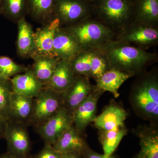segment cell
<instances>
[{
  "mask_svg": "<svg viewBox=\"0 0 158 158\" xmlns=\"http://www.w3.org/2000/svg\"><path fill=\"white\" fill-rule=\"evenodd\" d=\"M87 7L82 0H56L54 17L60 24L72 23L85 16Z\"/></svg>",
  "mask_w": 158,
  "mask_h": 158,
  "instance_id": "obj_12",
  "label": "cell"
},
{
  "mask_svg": "<svg viewBox=\"0 0 158 158\" xmlns=\"http://www.w3.org/2000/svg\"><path fill=\"white\" fill-rule=\"evenodd\" d=\"M34 98L12 92L10 106V119L26 124L33 110Z\"/></svg>",
  "mask_w": 158,
  "mask_h": 158,
  "instance_id": "obj_20",
  "label": "cell"
},
{
  "mask_svg": "<svg viewBox=\"0 0 158 158\" xmlns=\"http://www.w3.org/2000/svg\"><path fill=\"white\" fill-rule=\"evenodd\" d=\"M82 50L74 37L61 27L56 32L54 38L53 52L58 59L69 60L73 58Z\"/></svg>",
  "mask_w": 158,
  "mask_h": 158,
  "instance_id": "obj_13",
  "label": "cell"
},
{
  "mask_svg": "<svg viewBox=\"0 0 158 158\" xmlns=\"http://www.w3.org/2000/svg\"><path fill=\"white\" fill-rule=\"evenodd\" d=\"M62 158H82L81 153L73 152L62 154Z\"/></svg>",
  "mask_w": 158,
  "mask_h": 158,
  "instance_id": "obj_33",
  "label": "cell"
},
{
  "mask_svg": "<svg viewBox=\"0 0 158 158\" xmlns=\"http://www.w3.org/2000/svg\"><path fill=\"white\" fill-rule=\"evenodd\" d=\"M6 121L0 116V139L4 138Z\"/></svg>",
  "mask_w": 158,
  "mask_h": 158,
  "instance_id": "obj_34",
  "label": "cell"
},
{
  "mask_svg": "<svg viewBox=\"0 0 158 158\" xmlns=\"http://www.w3.org/2000/svg\"><path fill=\"white\" fill-rule=\"evenodd\" d=\"M82 158H119L118 156L113 154L111 156H106L101 154L92 150L88 146L81 153Z\"/></svg>",
  "mask_w": 158,
  "mask_h": 158,
  "instance_id": "obj_32",
  "label": "cell"
},
{
  "mask_svg": "<svg viewBox=\"0 0 158 158\" xmlns=\"http://www.w3.org/2000/svg\"><path fill=\"white\" fill-rule=\"evenodd\" d=\"M135 133L140 141V150L133 158H158V130L153 127L139 126Z\"/></svg>",
  "mask_w": 158,
  "mask_h": 158,
  "instance_id": "obj_15",
  "label": "cell"
},
{
  "mask_svg": "<svg viewBox=\"0 0 158 158\" xmlns=\"http://www.w3.org/2000/svg\"><path fill=\"white\" fill-rule=\"evenodd\" d=\"M73 126L71 114L62 106L52 117L36 127L44 145L52 146L65 131Z\"/></svg>",
  "mask_w": 158,
  "mask_h": 158,
  "instance_id": "obj_6",
  "label": "cell"
},
{
  "mask_svg": "<svg viewBox=\"0 0 158 158\" xmlns=\"http://www.w3.org/2000/svg\"><path fill=\"white\" fill-rule=\"evenodd\" d=\"M28 68L17 64L9 57L0 56V81L9 82L13 77Z\"/></svg>",
  "mask_w": 158,
  "mask_h": 158,
  "instance_id": "obj_29",
  "label": "cell"
},
{
  "mask_svg": "<svg viewBox=\"0 0 158 158\" xmlns=\"http://www.w3.org/2000/svg\"><path fill=\"white\" fill-rule=\"evenodd\" d=\"M107 59L111 68L132 76L138 73L153 59V54L119 40H109L98 47Z\"/></svg>",
  "mask_w": 158,
  "mask_h": 158,
  "instance_id": "obj_1",
  "label": "cell"
},
{
  "mask_svg": "<svg viewBox=\"0 0 158 158\" xmlns=\"http://www.w3.org/2000/svg\"><path fill=\"white\" fill-rule=\"evenodd\" d=\"M137 18L140 23L150 25L158 19V0H140Z\"/></svg>",
  "mask_w": 158,
  "mask_h": 158,
  "instance_id": "obj_26",
  "label": "cell"
},
{
  "mask_svg": "<svg viewBox=\"0 0 158 158\" xmlns=\"http://www.w3.org/2000/svg\"><path fill=\"white\" fill-rule=\"evenodd\" d=\"M94 87L90 85L88 77L76 75L71 85L62 93V106L72 114L92 92Z\"/></svg>",
  "mask_w": 158,
  "mask_h": 158,
  "instance_id": "obj_8",
  "label": "cell"
},
{
  "mask_svg": "<svg viewBox=\"0 0 158 158\" xmlns=\"http://www.w3.org/2000/svg\"><path fill=\"white\" fill-rule=\"evenodd\" d=\"M91 51L90 77L95 81L111 68L106 57L99 49H90Z\"/></svg>",
  "mask_w": 158,
  "mask_h": 158,
  "instance_id": "obj_27",
  "label": "cell"
},
{
  "mask_svg": "<svg viewBox=\"0 0 158 158\" xmlns=\"http://www.w3.org/2000/svg\"><path fill=\"white\" fill-rule=\"evenodd\" d=\"M0 158H18L14 156L11 155L8 152L2 154L0 155Z\"/></svg>",
  "mask_w": 158,
  "mask_h": 158,
  "instance_id": "obj_35",
  "label": "cell"
},
{
  "mask_svg": "<svg viewBox=\"0 0 158 158\" xmlns=\"http://www.w3.org/2000/svg\"><path fill=\"white\" fill-rule=\"evenodd\" d=\"M27 14L28 0H2V15L7 19L17 23Z\"/></svg>",
  "mask_w": 158,
  "mask_h": 158,
  "instance_id": "obj_25",
  "label": "cell"
},
{
  "mask_svg": "<svg viewBox=\"0 0 158 158\" xmlns=\"http://www.w3.org/2000/svg\"><path fill=\"white\" fill-rule=\"evenodd\" d=\"M11 89L14 93L34 98L44 88L32 72L31 69L15 76L10 80Z\"/></svg>",
  "mask_w": 158,
  "mask_h": 158,
  "instance_id": "obj_14",
  "label": "cell"
},
{
  "mask_svg": "<svg viewBox=\"0 0 158 158\" xmlns=\"http://www.w3.org/2000/svg\"><path fill=\"white\" fill-rule=\"evenodd\" d=\"M62 154L56 150L52 146L44 145L37 154L31 158H62Z\"/></svg>",
  "mask_w": 158,
  "mask_h": 158,
  "instance_id": "obj_31",
  "label": "cell"
},
{
  "mask_svg": "<svg viewBox=\"0 0 158 158\" xmlns=\"http://www.w3.org/2000/svg\"><path fill=\"white\" fill-rule=\"evenodd\" d=\"M31 57L34 59L32 72L44 87L48 84L52 75L59 59L33 54Z\"/></svg>",
  "mask_w": 158,
  "mask_h": 158,
  "instance_id": "obj_22",
  "label": "cell"
},
{
  "mask_svg": "<svg viewBox=\"0 0 158 158\" xmlns=\"http://www.w3.org/2000/svg\"><path fill=\"white\" fill-rule=\"evenodd\" d=\"M75 75L84 76L90 77L91 51L83 50L70 60Z\"/></svg>",
  "mask_w": 158,
  "mask_h": 158,
  "instance_id": "obj_28",
  "label": "cell"
},
{
  "mask_svg": "<svg viewBox=\"0 0 158 158\" xmlns=\"http://www.w3.org/2000/svg\"><path fill=\"white\" fill-rule=\"evenodd\" d=\"M100 13L105 19L113 24H122L131 14V6L127 0H101Z\"/></svg>",
  "mask_w": 158,
  "mask_h": 158,
  "instance_id": "obj_11",
  "label": "cell"
},
{
  "mask_svg": "<svg viewBox=\"0 0 158 158\" xmlns=\"http://www.w3.org/2000/svg\"><path fill=\"white\" fill-rule=\"evenodd\" d=\"M127 134L126 126L107 131H99V141L102 144L103 154L113 155L123 138Z\"/></svg>",
  "mask_w": 158,
  "mask_h": 158,
  "instance_id": "obj_24",
  "label": "cell"
},
{
  "mask_svg": "<svg viewBox=\"0 0 158 158\" xmlns=\"http://www.w3.org/2000/svg\"><path fill=\"white\" fill-rule=\"evenodd\" d=\"M123 34L120 40L141 45L155 43L158 39V31L150 25L140 23Z\"/></svg>",
  "mask_w": 158,
  "mask_h": 158,
  "instance_id": "obj_18",
  "label": "cell"
},
{
  "mask_svg": "<svg viewBox=\"0 0 158 158\" xmlns=\"http://www.w3.org/2000/svg\"><path fill=\"white\" fill-rule=\"evenodd\" d=\"M65 30L76 39L82 50L96 48L112 40L114 35L106 26L93 21H82Z\"/></svg>",
  "mask_w": 158,
  "mask_h": 158,
  "instance_id": "obj_3",
  "label": "cell"
},
{
  "mask_svg": "<svg viewBox=\"0 0 158 158\" xmlns=\"http://www.w3.org/2000/svg\"><path fill=\"white\" fill-rule=\"evenodd\" d=\"M75 76L70 60L59 59L49 81L44 87L63 93L72 84Z\"/></svg>",
  "mask_w": 158,
  "mask_h": 158,
  "instance_id": "obj_16",
  "label": "cell"
},
{
  "mask_svg": "<svg viewBox=\"0 0 158 158\" xmlns=\"http://www.w3.org/2000/svg\"><path fill=\"white\" fill-rule=\"evenodd\" d=\"M62 94L44 87L33 99V110L28 123L35 127L52 117L62 106Z\"/></svg>",
  "mask_w": 158,
  "mask_h": 158,
  "instance_id": "obj_4",
  "label": "cell"
},
{
  "mask_svg": "<svg viewBox=\"0 0 158 158\" xmlns=\"http://www.w3.org/2000/svg\"><path fill=\"white\" fill-rule=\"evenodd\" d=\"M52 146L63 154L73 152L82 153L89 146L82 134L73 126L65 131Z\"/></svg>",
  "mask_w": 158,
  "mask_h": 158,
  "instance_id": "obj_17",
  "label": "cell"
},
{
  "mask_svg": "<svg viewBox=\"0 0 158 158\" xmlns=\"http://www.w3.org/2000/svg\"><path fill=\"white\" fill-rule=\"evenodd\" d=\"M127 116L125 110L113 102L96 116L93 122L99 131H107L125 127V121Z\"/></svg>",
  "mask_w": 158,
  "mask_h": 158,
  "instance_id": "obj_10",
  "label": "cell"
},
{
  "mask_svg": "<svg viewBox=\"0 0 158 158\" xmlns=\"http://www.w3.org/2000/svg\"><path fill=\"white\" fill-rule=\"evenodd\" d=\"M56 0H28V14L39 22L46 23L54 19Z\"/></svg>",
  "mask_w": 158,
  "mask_h": 158,
  "instance_id": "obj_23",
  "label": "cell"
},
{
  "mask_svg": "<svg viewBox=\"0 0 158 158\" xmlns=\"http://www.w3.org/2000/svg\"><path fill=\"white\" fill-rule=\"evenodd\" d=\"M131 102L136 113L149 120L158 117V83L156 77H145L133 88Z\"/></svg>",
  "mask_w": 158,
  "mask_h": 158,
  "instance_id": "obj_2",
  "label": "cell"
},
{
  "mask_svg": "<svg viewBox=\"0 0 158 158\" xmlns=\"http://www.w3.org/2000/svg\"><path fill=\"white\" fill-rule=\"evenodd\" d=\"M30 158V157H27V158Z\"/></svg>",
  "mask_w": 158,
  "mask_h": 158,
  "instance_id": "obj_37",
  "label": "cell"
},
{
  "mask_svg": "<svg viewBox=\"0 0 158 158\" xmlns=\"http://www.w3.org/2000/svg\"><path fill=\"white\" fill-rule=\"evenodd\" d=\"M2 0H0V16L2 15Z\"/></svg>",
  "mask_w": 158,
  "mask_h": 158,
  "instance_id": "obj_36",
  "label": "cell"
},
{
  "mask_svg": "<svg viewBox=\"0 0 158 158\" xmlns=\"http://www.w3.org/2000/svg\"><path fill=\"white\" fill-rule=\"evenodd\" d=\"M60 25L59 19L54 18L34 32L35 52L34 54L55 58L54 40L56 32L60 27Z\"/></svg>",
  "mask_w": 158,
  "mask_h": 158,
  "instance_id": "obj_9",
  "label": "cell"
},
{
  "mask_svg": "<svg viewBox=\"0 0 158 158\" xmlns=\"http://www.w3.org/2000/svg\"><path fill=\"white\" fill-rule=\"evenodd\" d=\"M104 92L94 86L92 92L72 113L73 126L81 134L96 118L98 102Z\"/></svg>",
  "mask_w": 158,
  "mask_h": 158,
  "instance_id": "obj_7",
  "label": "cell"
},
{
  "mask_svg": "<svg viewBox=\"0 0 158 158\" xmlns=\"http://www.w3.org/2000/svg\"><path fill=\"white\" fill-rule=\"evenodd\" d=\"M12 91L10 81H0V116L7 121L10 119V106Z\"/></svg>",
  "mask_w": 158,
  "mask_h": 158,
  "instance_id": "obj_30",
  "label": "cell"
},
{
  "mask_svg": "<svg viewBox=\"0 0 158 158\" xmlns=\"http://www.w3.org/2000/svg\"><path fill=\"white\" fill-rule=\"evenodd\" d=\"M131 75L114 68H110L96 80L97 87L103 91H109L115 98L119 96L118 89Z\"/></svg>",
  "mask_w": 158,
  "mask_h": 158,
  "instance_id": "obj_19",
  "label": "cell"
},
{
  "mask_svg": "<svg viewBox=\"0 0 158 158\" xmlns=\"http://www.w3.org/2000/svg\"><path fill=\"white\" fill-rule=\"evenodd\" d=\"M17 23L18 53L22 57H31L35 52L34 32L31 25L26 20L25 18L20 19Z\"/></svg>",
  "mask_w": 158,
  "mask_h": 158,
  "instance_id": "obj_21",
  "label": "cell"
},
{
  "mask_svg": "<svg viewBox=\"0 0 158 158\" xmlns=\"http://www.w3.org/2000/svg\"><path fill=\"white\" fill-rule=\"evenodd\" d=\"M82 1H84V0H82Z\"/></svg>",
  "mask_w": 158,
  "mask_h": 158,
  "instance_id": "obj_38",
  "label": "cell"
},
{
  "mask_svg": "<svg viewBox=\"0 0 158 158\" xmlns=\"http://www.w3.org/2000/svg\"><path fill=\"white\" fill-rule=\"evenodd\" d=\"M3 138L7 143V152L18 158L29 157L32 145L26 124L11 119L6 121Z\"/></svg>",
  "mask_w": 158,
  "mask_h": 158,
  "instance_id": "obj_5",
  "label": "cell"
}]
</instances>
